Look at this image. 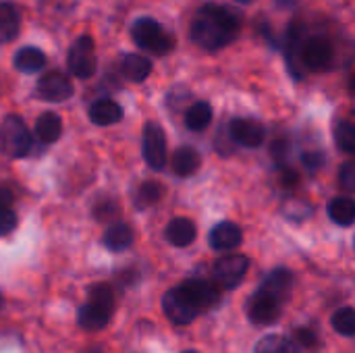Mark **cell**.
<instances>
[{
  "mask_svg": "<svg viewBox=\"0 0 355 353\" xmlns=\"http://www.w3.org/2000/svg\"><path fill=\"white\" fill-rule=\"evenodd\" d=\"M281 181H283L285 187H295L297 181H300V175L295 171H291V169H283V179Z\"/></svg>",
  "mask_w": 355,
  "mask_h": 353,
  "instance_id": "37",
  "label": "cell"
},
{
  "mask_svg": "<svg viewBox=\"0 0 355 353\" xmlns=\"http://www.w3.org/2000/svg\"><path fill=\"white\" fill-rule=\"evenodd\" d=\"M335 133V144L339 146V150H343L345 154H354L355 152V127L349 121H337L333 127Z\"/></svg>",
  "mask_w": 355,
  "mask_h": 353,
  "instance_id": "27",
  "label": "cell"
},
{
  "mask_svg": "<svg viewBox=\"0 0 355 353\" xmlns=\"http://www.w3.org/2000/svg\"><path fill=\"white\" fill-rule=\"evenodd\" d=\"M229 137L243 148H258L264 141L266 131L254 119H233L229 125Z\"/></svg>",
  "mask_w": 355,
  "mask_h": 353,
  "instance_id": "13",
  "label": "cell"
},
{
  "mask_svg": "<svg viewBox=\"0 0 355 353\" xmlns=\"http://www.w3.org/2000/svg\"><path fill=\"white\" fill-rule=\"evenodd\" d=\"M69 71L79 77V79H89L94 77L98 69V58L94 50V40L89 35H81L73 42L69 48Z\"/></svg>",
  "mask_w": 355,
  "mask_h": 353,
  "instance_id": "6",
  "label": "cell"
},
{
  "mask_svg": "<svg viewBox=\"0 0 355 353\" xmlns=\"http://www.w3.org/2000/svg\"><path fill=\"white\" fill-rule=\"evenodd\" d=\"M173 173L179 177H191L198 173L200 164H202V156L196 148L191 146H181L173 152Z\"/></svg>",
  "mask_w": 355,
  "mask_h": 353,
  "instance_id": "16",
  "label": "cell"
},
{
  "mask_svg": "<svg viewBox=\"0 0 355 353\" xmlns=\"http://www.w3.org/2000/svg\"><path fill=\"white\" fill-rule=\"evenodd\" d=\"M179 287L183 289V293L187 295V300L193 304V308L198 312L214 308L218 304V300H220L218 287L208 283V281H204V279H189V281H185Z\"/></svg>",
  "mask_w": 355,
  "mask_h": 353,
  "instance_id": "12",
  "label": "cell"
},
{
  "mask_svg": "<svg viewBox=\"0 0 355 353\" xmlns=\"http://www.w3.org/2000/svg\"><path fill=\"white\" fill-rule=\"evenodd\" d=\"M21 27V17L15 4L0 2V44H6L17 37Z\"/></svg>",
  "mask_w": 355,
  "mask_h": 353,
  "instance_id": "21",
  "label": "cell"
},
{
  "mask_svg": "<svg viewBox=\"0 0 355 353\" xmlns=\"http://www.w3.org/2000/svg\"><path fill=\"white\" fill-rule=\"evenodd\" d=\"M281 312H283V304L262 289H258L248 302V318L254 325H262V327L272 325L281 318Z\"/></svg>",
  "mask_w": 355,
  "mask_h": 353,
  "instance_id": "10",
  "label": "cell"
},
{
  "mask_svg": "<svg viewBox=\"0 0 355 353\" xmlns=\"http://www.w3.org/2000/svg\"><path fill=\"white\" fill-rule=\"evenodd\" d=\"M62 133V119L56 112H44L35 121V135L44 144H54Z\"/></svg>",
  "mask_w": 355,
  "mask_h": 353,
  "instance_id": "22",
  "label": "cell"
},
{
  "mask_svg": "<svg viewBox=\"0 0 355 353\" xmlns=\"http://www.w3.org/2000/svg\"><path fill=\"white\" fill-rule=\"evenodd\" d=\"M0 306H2V295H0Z\"/></svg>",
  "mask_w": 355,
  "mask_h": 353,
  "instance_id": "40",
  "label": "cell"
},
{
  "mask_svg": "<svg viewBox=\"0 0 355 353\" xmlns=\"http://www.w3.org/2000/svg\"><path fill=\"white\" fill-rule=\"evenodd\" d=\"M121 73L133 83H141L152 73V62L141 54H125L121 60Z\"/></svg>",
  "mask_w": 355,
  "mask_h": 353,
  "instance_id": "19",
  "label": "cell"
},
{
  "mask_svg": "<svg viewBox=\"0 0 355 353\" xmlns=\"http://www.w3.org/2000/svg\"><path fill=\"white\" fill-rule=\"evenodd\" d=\"M241 229L235 223H218L212 231H210V246L218 252H229L235 250L241 243Z\"/></svg>",
  "mask_w": 355,
  "mask_h": 353,
  "instance_id": "15",
  "label": "cell"
},
{
  "mask_svg": "<svg viewBox=\"0 0 355 353\" xmlns=\"http://www.w3.org/2000/svg\"><path fill=\"white\" fill-rule=\"evenodd\" d=\"M89 119L94 125H100V127H106V125H114L123 119V108L110 100V98H102V100H96L92 106H89Z\"/></svg>",
  "mask_w": 355,
  "mask_h": 353,
  "instance_id": "17",
  "label": "cell"
},
{
  "mask_svg": "<svg viewBox=\"0 0 355 353\" xmlns=\"http://www.w3.org/2000/svg\"><path fill=\"white\" fill-rule=\"evenodd\" d=\"M250 268V260L241 254H231V256H223L220 260L214 262L212 275L218 287L223 289H235L248 275Z\"/></svg>",
  "mask_w": 355,
  "mask_h": 353,
  "instance_id": "7",
  "label": "cell"
},
{
  "mask_svg": "<svg viewBox=\"0 0 355 353\" xmlns=\"http://www.w3.org/2000/svg\"><path fill=\"white\" fill-rule=\"evenodd\" d=\"M329 216L341 227H349L355 221V204L352 198H333L329 202Z\"/></svg>",
  "mask_w": 355,
  "mask_h": 353,
  "instance_id": "24",
  "label": "cell"
},
{
  "mask_svg": "<svg viewBox=\"0 0 355 353\" xmlns=\"http://www.w3.org/2000/svg\"><path fill=\"white\" fill-rule=\"evenodd\" d=\"M239 25H241L239 17L231 8L210 2V4H204L193 15L191 25H189V35L196 46H200L202 50L214 52L235 42L241 29Z\"/></svg>",
  "mask_w": 355,
  "mask_h": 353,
  "instance_id": "1",
  "label": "cell"
},
{
  "mask_svg": "<svg viewBox=\"0 0 355 353\" xmlns=\"http://www.w3.org/2000/svg\"><path fill=\"white\" fill-rule=\"evenodd\" d=\"M162 310L166 314V318L173 322V325H179V327H185L189 322H193L198 318V310L193 308V304L187 300V295L183 293L181 287H175L171 291L164 293V300H162Z\"/></svg>",
  "mask_w": 355,
  "mask_h": 353,
  "instance_id": "9",
  "label": "cell"
},
{
  "mask_svg": "<svg viewBox=\"0 0 355 353\" xmlns=\"http://www.w3.org/2000/svg\"><path fill=\"white\" fill-rule=\"evenodd\" d=\"M17 229V214L10 208H0V237Z\"/></svg>",
  "mask_w": 355,
  "mask_h": 353,
  "instance_id": "33",
  "label": "cell"
},
{
  "mask_svg": "<svg viewBox=\"0 0 355 353\" xmlns=\"http://www.w3.org/2000/svg\"><path fill=\"white\" fill-rule=\"evenodd\" d=\"M114 312V293L106 283H98L89 289L85 306L79 310V325L85 331H100L108 325Z\"/></svg>",
  "mask_w": 355,
  "mask_h": 353,
  "instance_id": "2",
  "label": "cell"
},
{
  "mask_svg": "<svg viewBox=\"0 0 355 353\" xmlns=\"http://www.w3.org/2000/svg\"><path fill=\"white\" fill-rule=\"evenodd\" d=\"M300 62H302V69H308L314 73L329 71L335 62V48L327 37H320V35L308 37L302 44Z\"/></svg>",
  "mask_w": 355,
  "mask_h": 353,
  "instance_id": "5",
  "label": "cell"
},
{
  "mask_svg": "<svg viewBox=\"0 0 355 353\" xmlns=\"http://www.w3.org/2000/svg\"><path fill=\"white\" fill-rule=\"evenodd\" d=\"M164 196V187L158 181H146L135 189V206L137 208H150L156 206Z\"/></svg>",
  "mask_w": 355,
  "mask_h": 353,
  "instance_id": "26",
  "label": "cell"
},
{
  "mask_svg": "<svg viewBox=\"0 0 355 353\" xmlns=\"http://www.w3.org/2000/svg\"><path fill=\"white\" fill-rule=\"evenodd\" d=\"M131 35H133V42L141 50L156 54V56H164L175 48V37L156 19H150V17L137 19L131 27Z\"/></svg>",
  "mask_w": 355,
  "mask_h": 353,
  "instance_id": "3",
  "label": "cell"
},
{
  "mask_svg": "<svg viewBox=\"0 0 355 353\" xmlns=\"http://www.w3.org/2000/svg\"><path fill=\"white\" fill-rule=\"evenodd\" d=\"M141 148L144 158L154 171H162L166 164V135L160 125L146 123L144 135H141Z\"/></svg>",
  "mask_w": 355,
  "mask_h": 353,
  "instance_id": "8",
  "label": "cell"
},
{
  "mask_svg": "<svg viewBox=\"0 0 355 353\" xmlns=\"http://www.w3.org/2000/svg\"><path fill=\"white\" fill-rule=\"evenodd\" d=\"M166 239L175 248H187L196 241V225L185 216H177L166 227Z\"/></svg>",
  "mask_w": 355,
  "mask_h": 353,
  "instance_id": "18",
  "label": "cell"
},
{
  "mask_svg": "<svg viewBox=\"0 0 355 353\" xmlns=\"http://www.w3.org/2000/svg\"><path fill=\"white\" fill-rule=\"evenodd\" d=\"M302 162H304V166L308 169V171H316V169H320L322 166V162H324V154L320 152V150H308V152H304L302 154Z\"/></svg>",
  "mask_w": 355,
  "mask_h": 353,
  "instance_id": "36",
  "label": "cell"
},
{
  "mask_svg": "<svg viewBox=\"0 0 355 353\" xmlns=\"http://www.w3.org/2000/svg\"><path fill=\"white\" fill-rule=\"evenodd\" d=\"M270 156L275 158V162H277L279 166H283L285 160H287V156H289V141L283 139V137L275 139L272 146H270Z\"/></svg>",
  "mask_w": 355,
  "mask_h": 353,
  "instance_id": "32",
  "label": "cell"
},
{
  "mask_svg": "<svg viewBox=\"0 0 355 353\" xmlns=\"http://www.w3.org/2000/svg\"><path fill=\"white\" fill-rule=\"evenodd\" d=\"M291 287H293V275L287 268H275L262 283V291L285 304L291 298Z\"/></svg>",
  "mask_w": 355,
  "mask_h": 353,
  "instance_id": "14",
  "label": "cell"
},
{
  "mask_svg": "<svg viewBox=\"0 0 355 353\" xmlns=\"http://www.w3.org/2000/svg\"><path fill=\"white\" fill-rule=\"evenodd\" d=\"M133 239H135V233H133V229H131L129 225H125V223H114V225H110V227L106 229L102 243H104L110 252H125L127 248H131Z\"/></svg>",
  "mask_w": 355,
  "mask_h": 353,
  "instance_id": "20",
  "label": "cell"
},
{
  "mask_svg": "<svg viewBox=\"0 0 355 353\" xmlns=\"http://www.w3.org/2000/svg\"><path fill=\"white\" fill-rule=\"evenodd\" d=\"M291 343H293L295 350H302V352L308 353H314L320 347V339L312 329H297Z\"/></svg>",
  "mask_w": 355,
  "mask_h": 353,
  "instance_id": "30",
  "label": "cell"
},
{
  "mask_svg": "<svg viewBox=\"0 0 355 353\" xmlns=\"http://www.w3.org/2000/svg\"><path fill=\"white\" fill-rule=\"evenodd\" d=\"M94 216L100 221V223H108V221H114L119 216V204L114 198H100L96 204H94Z\"/></svg>",
  "mask_w": 355,
  "mask_h": 353,
  "instance_id": "31",
  "label": "cell"
},
{
  "mask_svg": "<svg viewBox=\"0 0 355 353\" xmlns=\"http://www.w3.org/2000/svg\"><path fill=\"white\" fill-rule=\"evenodd\" d=\"M212 121V106L208 102H196L185 112V125L191 131H204Z\"/></svg>",
  "mask_w": 355,
  "mask_h": 353,
  "instance_id": "25",
  "label": "cell"
},
{
  "mask_svg": "<svg viewBox=\"0 0 355 353\" xmlns=\"http://www.w3.org/2000/svg\"><path fill=\"white\" fill-rule=\"evenodd\" d=\"M256 353H295V347L283 335H266L256 343Z\"/></svg>",
  "mask_w": 355,
  "mask_h": 353,
  "instance_id": "28",
  "label": "cell"
},
{
  "mask_svg": "<svg viewBox=\"0 0 355 353\" xmlns=\"http://www.w3.org/2000/svg\"><path fill=\"white\" fill-rule=\"evenodd\" d=\"M183 353H200V352H183Z\"/></svg>",
  "mask_w": 355,
  "mask_h": 353,
  "instance_id": "39",
  "label": "cell"
},
{
  "mask_svg": "<svg viewBox=\"0 0 355 353\" xmlns=\"http://www.w3.org/2000/svg\"><path fill=\"white\" fill-rule=\"evenodd\" d=\"M35 94L46 102H64L73 96V83L67 75L52 71L40 77L35 85Z\"/></svg>",
  "mask_w": 355,
  "mask_h": 353,
  "instance_id": "11",
  "label": "cell"
},
{
  "mask_svg": "<svg viewBox=\"0 0 355 353\" xmlns=\"http://www.w3.org/2000/svg\"><path fill=\"white\" fill-rule=\"evenodd\" d=\"M15 202V196L8 187L0 185V208H10V204Z\"/></svg>",
  "mask_w": 355,
  "mask_h": 353,
  "instance_id": "38",
  "label": "cell"
},
{
  "mask_svg": "<svg viewBox=\"0 0 355 353\" xmlns=\"http://www.w3.org/2000/svg\"><path fill=\"white\" fill-rule=\"evenodd\" d=\"M0 148L10 158H23L31 150V133L25 121L17 114L4 117L0 125Z\"/></svg>",
  "mask_w": 355,
  "mask_h": 353,
  "instance_id": "4",
  "label": "cell"
},
{
  "mask_svg": "<svg viewBox=\"0 0 355 353\" xmlns=\"http://www.w3.org/2000/svg\"><path fill=\"white\" fill-rule=\"evenodd\" d=\"M339 183L345 191L355 189V166L354 162H345L339 171Z\"/></svg>",
  "mask_w": 355,
  "mask_h": 353,
  "instance_id": "35",
  "label": "cell"
},
{
  "mask_svg": "<svg viewBox=\"0 0 355 353\" xmlns=\"http://www.w3.org/2000/svg\"><path fill=\"white\" fill-rule=\"evenodd\" d=\"M333 329L343 337L355 335V310L354 308H341L333 314Z\"/></svg>",
  "mask_w": 355,
  "mask_h": 353,
  "instance_id": "29",
  "label": "cell"
},
{
  "mask_svg": "<svg viewBox=\"0 0 355 353\" xmlns=\"http://www.w3.org/2000/svg\"><path fill=\"white\" fill-rule=\"evenodd\" d=\"M46 64V54L35 46H25L15 54V67L21 73H37Z\"/></svg>",
  "mask_w": 355,
  "mask_h": 353,
  "instance_id": "23",
  "label": "cell"
},
{
  "mask_svg": "<svg viewBox=\"0 0 355 353\" xmlns=\"http://www.w3.org/2000/svg\"><path fill=\"white\" fill-rule=\"evenodd\" d=\"M285 214L289 218H293V221H302V218H306L310 214V206L306 202H302V200H291L287 204V208H285Z\"/></svg>",
  "mask_w": 355,
  "mask_h": 353,
  "instance_id": "34",
  "label": "cell"
}]
</instances>
